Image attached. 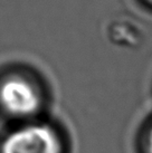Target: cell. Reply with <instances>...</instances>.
<instances>
[{
  "mask_svg": "<svg viewBox=\"0 0 152 153\" xmlns=\"http://www.w3.org/2000/svg\"><path fill=\"white\" fill-rule=\"evenodd\" d=\"M0 153H69L59 128L44 119L18 123L0 141Z\"/></svg>",
  "mask_w": 152,
  "mask_h": 153,
  "instance_id": "obj_1",
  "label": "cell"
},
{
  "mask_svg": "<svg viewBox=\"0 0 152 153\" xmlns=\"http://www.w3.org/2000/svg\"><path fill=\"white\" fill-rule=\"evenodd\" d=\"M44 107V92L30 76L13 73L0 81V110L18 123L39 119Z\"/></svg>",
  "mask_w": 152,
  "mask_h": 153,
  "instance_id": "obj_2",
  "label": "cell"
},
{
  "mask_svg": "<svg viewBox=\"0 0 152 153\" xmlns=\"http://www.w3.org/2000/svg\"><path fill=\"white\" fill-rule=\"evenodd\" d=\"M136 153H152V117L144 125L142 134L140 135Z\"/></svg>",
  "mask_w": 152,
  "mask_h": 153,
  "instance_id": "obj_3",
  "label": "cell"
},
{
  "mask_svg": "<svg viewBox=\"0 0 152 153\" xmlns=\"http://www.w3.org/2000/svg\"><path fill=\"white\" fill-rule=\"evenodd\" d=\"M142 1H143L145 4H148L149 7H151L152 8V0H142Z\"/></svg>",
  "mask_w": 152,
  "mask_h": 153,
  "instance_id": "obj_4",
  "label": "cell"
}]
</instances>
